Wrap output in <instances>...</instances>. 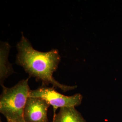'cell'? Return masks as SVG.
<instances>
[{
	"instance_id": "277c9868",
	"label": "cell",
	"mask_w": 122,
	"mask_h": 122,
	"mask_svg": "<svg viewBox=\"0 0 122 122\" xmlns=\"http://www.w3.org/2000/svg\"><path fill=\"white\" fill-rule=\"evenodd\" d=\"M50 105L42 99L29 97L24 111L25 122H48V110Z\"/></svg>"
},
{
	"instance_id": "3957f363",
	"label": "cell",
	"mask_w": 122,
	"mask_h": 122,
	"mask_svg": "<svg viewBox=\"0 0 122 122\" xmlns=\"http://www.w3.org/2000/svg\"><path fill=\"white\" fill-rule=\"evenodd\" d=\"M29 97L43 99L50 105L52 106L54 113L58 108L79 106L81 105L83 99V96L80 94L66 96L57 92L54 87L46 86L31 90Z\"/></svg>"
},
{
	"instance_id": "ba28073f",
	"label": "cell",
	"mask_w": 122,
	"mask_h": 122,
	"mask_svg": "<svg viewBox=\"0 0 122 122\" xmlns=\"http://www.w3.org/2000/svg\"><path fill=\"white\" fill-rule=\"evenodd\" d=\"M52 122H53V121H52Z\"/></svg>"
},
{
	"instance_id": "6da1fadb",
	"label": "cell",
	"mask_w": 122,
	"mask_h": 122,
	"mask_svg": "<svg viewBox=\"0 0 122 122\" xmlns=\"http://www.w3.org/2000/svg\"><path fill=\"white\" fill-rule=\"evenodd\" d=\"M18 53L16 63L24 68L30 77L41 80L44 85L52 84L54 88H58L63 92L76 89L77 86H70L58 82L53 76L61 60L57 49L43 52L35 50L30 42L22 35L16 45Z\"/></svg>"
},
{
	"instance_id": "52a82bcc",
	"label": "cell",
	"mask_w": 122,
	"mask_h": 122,
	"mask_svg": "<svg viewBox=\"0 0 122 122\" xmlns=\"http://www.w3.org/2000/svg\"><path fill=\"white\" fill-rule=\"evenodd\" d=\"M7 122H12V121H7Z\"/></svg>"
},
{
	"instance_id": "7a4b0ae2",
	"label": "cell",
	"mask_w": 122,
	"mask_h": 122,
	"mask_svg": "<svg viewBox=\"0 0 122 122\" xmlns=\"http://www.w3.org/2000/svg\"><path fill=\"white\" fill-rule=\"evenodd\" d=\"M29 79L22 80L11 88L2 87L0 112L7 121L25 122L24 111L31 91Z\"/></svg>"
},
{
	"instance_id": "5b68a950",
	"label": "cell",
	"mask_w": 122,
	"mask_h": 122,
	"mask_svg": "<svg viewBox=\"0 0 122 122\" xmlns=\"http://www.w3.org/2000/svg\"><path fill=\"white\" fill-rule=\"evenodd\" d=\"M10 45L7 42L0 43V82L2 87L4 86L3 82L5 79L14 73L11 64L8 60Z\"/></svg>"
},
{
	"instance_id": "8992f818",
	"label": "cell",
	"mask_w": 122,
	"mask_h": 122,
	"mask_svg": "<svg viewBox=\"0 0 122 122\" xmlns=\"http://www.w3.org/2000/svg\"><path fill=\"white\" fill-rule=\"evenodd\" d=\"M54 122H86L75 107H66L60 109L57 113H54Z\"/></svg>"
}]
</instances>
